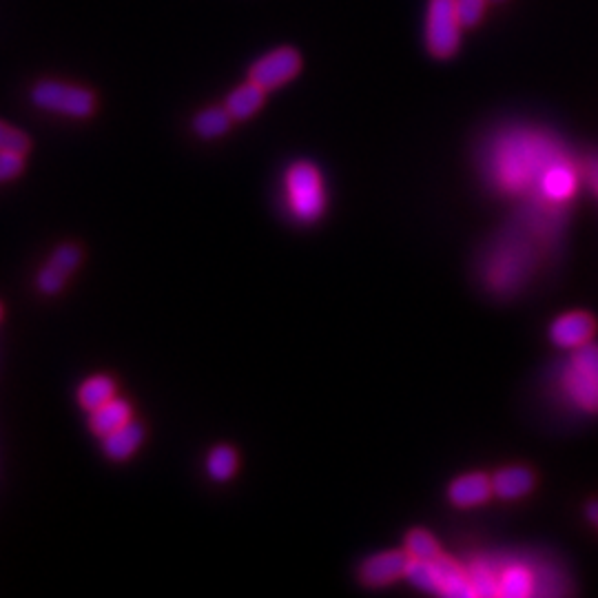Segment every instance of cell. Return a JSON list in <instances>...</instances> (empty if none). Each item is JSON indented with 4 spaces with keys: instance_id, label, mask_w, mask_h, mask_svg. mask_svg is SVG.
<instances>
[{
    "instance_id": "cell-23",
    "label": "cell",
    "mask_w": 598,
    "mask_h": 598,
    "mask_svg": "<svg viewBox=\"0 0 598 598\" xmlns=\"http://www.w3.org/2000/svg\"><path fill=\"white\" fill-rule=\"evenodd\" d=\"M570 364L576 366L579 370H583L587 377H592L598 384V346L585 344L583 348L576 350Z\"/></svg>"
},
{
    "instance_id": "cell-22",
    "label": "cell",
    "mask_w": 598,
    "mask_h": 598,
    "mask_svg": "<svg viewBox=\"0 0 598 598\" xmlns=\"http://www.w3.org/2000/svg\"><path fill=\"white\" fill-rule=\"evenodd\" d=\"M80 257L82 255H80V249L76 244H63V246H58L54 255L49 257V264L69 277V273H74L78 268Z\"/></svg>"
},
{
    "instance_id": "cell-21",
    "label": "cell",
    "mask_w": 598,
    "mask_h": 598,
    "mask_svg": "<svg viewBox=\"0 0 598 598\" xmlns=\"http://www.w3.org/2000/svg\"><path fill=\"white\" fill-rule=\"evenodd\" d=\"M32 149V142L25 136L23 131L0 122V151L7 153H20V156H27V151Z\"/></svg>"
},
{
    "instance_id": "cell-25",
    "label": "cell",
    "mask_w": 598,
    "mask_h": 598,
    "mask_svg": "<svg viewBox=\"0 0 598 598\" xmlns=\"http://www.w3.org/2000/svg\"><path fill=\"white\" fill-rule=\"evenodd\" d=\"M25 169V156L20 153H7L0 151V182L14 180Z\"/></svg>"
},
{
    "instance_id": "cell-26",
    "label": "cell",
    "mask_w": 598,
    "mask_h": 598,
    "mask_svg": "<svg viewBox=\"0 0 598 598\" xmlns=\"http://www.w3.org/2000/svg\"><path fill=\"white\" fill-rule=\"evenodd\" d=\"M488 0H457V12L463 27H472L477 25L481 16H483V9H486Z\"/></svg>"
},
{
    "instance_id": "cell-11",
    "label": "cell",
    "mask_w": 598,
    "mask_h": 598,
    "mask_svg": "<svg viewBox=\"0 0 598 598\" xmlns=\"http://www.w3.org/2000/svg\"><path fill=\"white\" fill-rule=\"evenodd\" d=\"M576 191V173L565 160H559L545 171L543 180L539 184V193L548 202L561 204L567 202Z\"/></svg>"
},
{
    "instance_id": "cell-3",
    "label": "cell",
    "mask_w": 598,
    "mask_h": 598,
    "mask_svg": "<svg viewBox=\"0 0 598 598\" xmlns=\"http://www.w3.org/2000/svg\"><path fill=\"white\" fill-rule=\"evenodd\" d=\"M461 18L457 12V0H430L426 40L430 54L448 58L457 51L461 38Z\"/></svg>"
},
{
    "instance_id": "cell-13",
    "label": "cell",
    "mask_w": 598,
    "mask_h": 598,
    "mask_svg": "<svg viewBox=\"0 0 598 598\" xmlns=\"http://www.w3.org/2000/svg\"><path fill=\"white\" fill-rule=\"evenodd\" d=\"M144 439V428L138 424V421H129L118 430H113L111 435L102 437V450L105 455L113 461H127L133 452L140 448V443Z\"/></svg>"
},
{
    "instance_id": "cell-9",
    "label": "cell",
    "mask_w": 598,
    "mask_h": 598,
    "mask_svg": "<svg viewBox=\"0 0 598 598\" xmlns=\"http://www.w3.org/2000/svg\"><path fill=\"white\" fill-rule=\"evenodd\" d=\"M450 501L457 505V508H474V505L486 503L492 494V479H488L486 474H463L457 481H452V486L448 490Z\"/></svg>"
},
{
    "instance_id": "cell-24",
    "label": "cell",
    "mask_w": 598,
    "mask_h": 598,
    "mask_svg": "<svg viewBox=\"0 0 598 598\" xmlns=\"http://www.w3.org/2000/svg\"><path fill=\"white\" fill-rule=\"evenodd\" d=\"M65 282H67V275L60 273L58 268H54L51 264H47L43 271L38 273V288L47 295H56L63 291Z\"/></svg>"
},
{
    "instance_id": "cell-5",
    "label": "cell",
    "mask_w": 598,
    "mask_h": 598,
    "mask_svg": "<svg viewBox=\"0 0 598 598\" xmlns=\"http://www.w3.org/2000/svg\"><path fill=\"white\" fill-rule=\"evenodd\" d=\"M299 67H302V58L295 49L282 47L273 51V54L264 56L262 60L251 67V80L257 82L262 89H275L284 85V82L293 80L297 76Z\"/></svg>"
},
{
    "instance_id": "cell-19",
    "label": "cell",
    "mask_w": 598,
    "mask_h": 598,
    "mask_svg": "<svg viewBox=\"0 0 598 598\" xmlns=\"http://www.w3.org/2000/svg\"><path fill=\"white\" fill-rule=\"evenodd\" d=\"M237 470V452L229 446H218L209 452L206 472L213 481H229Z\"/></svg>"
},
{
    "instance_id": "cell-20",
    "label": "cell",
    "mask_w": 598,
    "mask_h": 598,
    "mask_svg": "<svg viewBox=\"0 0 598 598\" xmlns=\"http://www.w3.org/2000/svg\"><path fill=\"white\" fill-rule=\"evenodd\" d=\"M406 554L417 561H432L441 554L435 536H430L424 530H412L406 536Z\"/></svg>"
},
{
    "instance_id": "cell-1",
    "label": "cell",
    "mask_w": 598,
    "mask_h": 598,
    "mask_svg": "<svg viewBox=\"0 0 598 598\" xmlns=\"http://www.w3.org/2000/svg\"><path fill=\"white\" fill-rule=\"evenodd\" d=\"M565 160L561 147L552 138L534 131H514L503 136L492 153V175L508 193L536 189L545 171Z\"/></svg>"
},
{
    "instance_id": "cell-12",
    "label": "cell",
    "mask_w": 598,
    "mask_h": 598,
    "mask_svg": "<svg viewBox=\"0 0 598 598\" xmlns=\"http://www.w3.org/2000/svg\"><path fill=\"white\" fill-rule=\"evenodd\" d=\"M131 421V406L122 399H109L107 404L98 406L96 410H91L89 417V428L94 435L98 437H107L113 430L122 428Z\"/></svg>"
},
{
    "instance_id": "cell-14",
    "label": "cell",
    "mask_w": 598,
    "mask_h": 598,
    "mask_svg": "<svg viewBox=\"0 0 598 598\" xmlns=\"http://www.w3.org/2000/svg\"><path fill=\"white\" fill-rule=\"evenodd\" d=\"M492 488L494 494L501 499H519L525 497L534 488V474L528 468L521 466H510L503 468L492 477Z\"/></svg>"
},
{
    "instance_id": "cell-10",
    "label": "cell",
    "mask_w": 598,
    "mask_h": 598,
    "mask_svg": "<svg viewBox=\"0 0 598 598\" xmlns=\"http://www.w3.org/2000/svg\"><path fill=\"white\" fill-rule=\"evenodd\" d=\"M563 390L576 408L585 412H598V384L592 377H587L583 370L572 364L567 366L563 373Z\"/></svg>"
},
{
    "instance_id": "cell-17",
    "label": "cell",
    "mask_w": 598,
    "mask_h": 598,
    "mask_svg": "<svg viewBox=\"0 0 598 598\" xmlns=\"http://www.w3.org/2000/svg\"><path fill=\"white\" fill-rule=\"evenodd\" d=\"M116 397V381L105 375L91 377L78 390V401L85 410H96L98 406L107 404L109 399Z\"/></svg>"
},
{
    "instance_id": "cell-16",
    "label": "cell",
    "mask_w": 598,
    "mask_h": 598,
    "mask_svg": "<svg viewBox=\"0 0 598 598\" xmlns=\"http://www.w3.org/2000/svg\"><path fill=\"white\" fill-rule=\"evenodd\" d=\"M264 91L257 82H246L240 89H235L233 94L226 98V109L233 116V120H246L251 118L253 113L262 107L264 102Z\"/></svg>"
},
{
    "instance_id": "cell-4",
    "label": "cell",
    "mask_w": 598,
    "mask_h": 598,
    "mask_svg": "<svg viewBox=\"0 0 598 598\" xmlns=\"http://www.w3.org/2000/svg\"><path fill=\"white\" fill-rule=\"evenodd\" d=\"M32 102L40 109L87 118L96 109V96L87 89L69 87L63 82H40L32 91Z\"/></svg>"
},
{
    "instance_id": "cell-6",
    "label": "cell",
    "mask_w": 598,
    "mask_h": 598,
    "mask_svg": "<svg viewBox=\"0 0 598 598\" xmlns=\"http://www.w3.org/2000/svg\"><path fill=\"white\" fill-rule=\"evenodd\" d=\"M432 565V579H435V594L452 596V598H472L477 596L474 590L470 572L463 570L448 556H437L430 561Z\"/></svg>"
},
{
    "instance_id": "cell-8",
    "label": "cell",
    "mask_w": 598,
    "mask_h": 598,
    "mask_svg": "<svg viewBox=\"0 0 598 598\" xmlns=\"http://www.w3.org/2000/svg\"><path fill=\"white\" fill-rule=\"evenodd\" d=\"M408 561L410 556L406 552H381L366 559L362 570H359V576H362V581L370 587L390 585L393 581L401 579V576H406Z\"/></svg>"
},
{
    "instance_id": "cell-28",
    "label": "cell",
    "mask_w": 598,
    "mask_h": 598,
    "mask_svg": "<svg viewBox=\"0 0 598 598\" xmlns=\"http://www.w3.org/2000/svg\"><path fill=\"white\" fill-rule=\"evenodd\" d=\"M587 519H590L598 528V501H592L590 505H587Z\"/></svg>"
},
{
    "instance_id": "cell-18",
    "label": "cell",
    "mask_w": 598,
    "mask_h": 598,
    "mask_svg": "<svg viewBox=\"0 0 598 598\" xmlns=\"http://www.w3.org/2000/svg\"><path fill=\"white\" fill-rule=\"evenodd\" d=\"M231 120L233 116L229 113V109H220V107H211V109H204L202 113H198L193 120V129L198 133L200 138L206 140H213V138H220L224 136L226 131L231 127Z\"/></svg>"
},
{
    "instance_id": "cell-15",
    "label": "cell",
    "mask_w": 598,
    "mask_h": 598,
    "mask_svg": "<svg viewBox=\"0 0 598 598\" xmlns=\"http://www.w3.org/2000/svg\"><path fill=\"white\" fill-rule=\"evenodd\" d=\"M534 594V574L525 565H505L499 572V596L525 598Z\"/></svg>"
},
{
    "instance_id": "cell-2",
    "label": "cell",
    "mask_w": 598,
    "mask_h": 598,
    "mask_svg": "<svg viewBox=\"0 0 598 598\" xmlns=\"http://www.w3.org/2000/svg\"><path fill=\"white\" fill-rule=\"evenodd\" d=\"M286 202L293 218L299 222H315L322 218L326 193L322 175L311 162H297L286 173Z\"/></svg>"
},
{
    "instance_id": "cell-7",
    "label": "cell",
    "mask_w": 598,
    "mask_h": 598,
    "mask_svg": "<svg viewBox=\"0 0 598 598\" xmlns=\"http://www.w3.org/2000/svg\"><path fill=\"white\" fill-rule=\"evenodd\" d=\"M596 331V324L590 315L585 313H567L556 319L550 328L552 342L559 348L579 350L585 344H590V339Z\"/></svg>"
},
{
    "instance_id": "cell-27",
    "label": "cell",
    "mask_w": 598,
    "mask_h": 598,
    "mask_svg": "<svg viewBox=\"0 0 598 598\" xmlns=\"http://www.w3.org/2000/svg\"><path fill=\"white\" fill-rule=\"evenodd\" d=\"M587 175H590L592 187H594V191L598 193V162H592V164H590V169H587Z\"/></svg>"
}]
</instances>
